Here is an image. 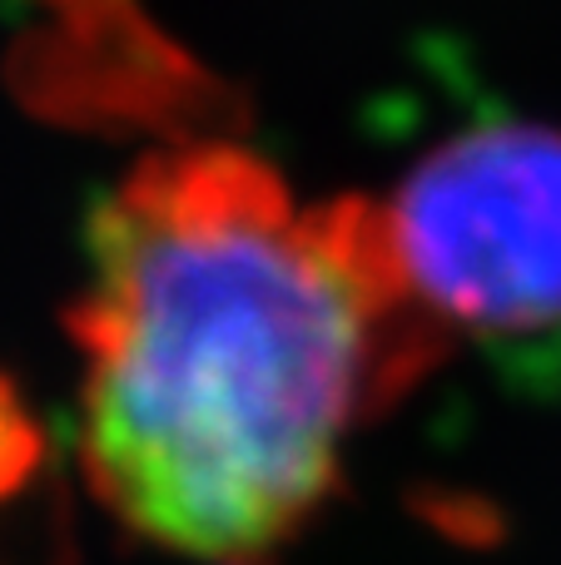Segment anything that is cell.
Returning <instances> with one entry per match:
<instances>
[{
    "mask_svg": "<svg viewBox=\"0 0 561 565\" xmlns=\"http://www.w3.org/2000/svg\"><path fill=\"white\" fill-rule=\"evenodd\" d=\"M378 218L393 274L433 332H561V129H463L417 159Z\"/></svg>",
    "mask_w": 561,
    "mask_h": 565,
    "instance_id": "2",
    "label": "cell"
},
{
    "mask_svg": "<svg viewBox=\"0 0 561 565\" xmlns=\"http://www.w3.org/2000/svg\"><path fill=\"white\" fill-rule=\"evenodd\" d=\"M433 338L378 204L304 209L258 154L165 149L89 218L80 457L135 536L194 561L268 556Z\"/></svg>",
    "mask_w": 561,
    "mask_h": 565,
    "instance_id": "1",
    "label": "cell"
}]
</instances>
